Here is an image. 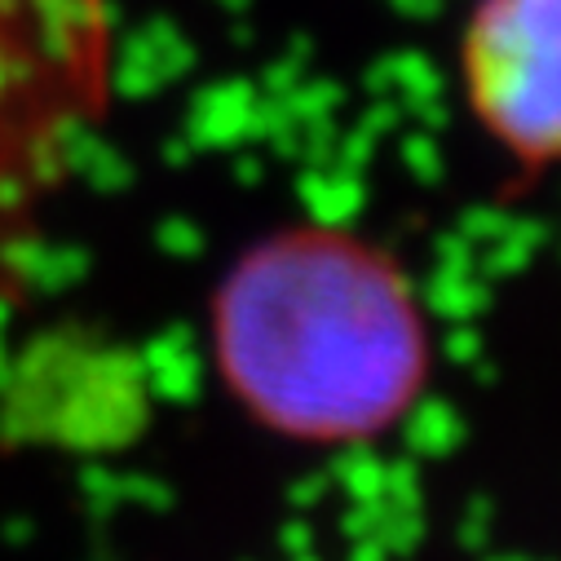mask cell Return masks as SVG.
<instances>
[{"label":"cell","instance_id":"obj_2","mask_svg":"<svg viewBox=\"0 0 561 561\" xmlns=\"http://www.w3.org/2000/svg\"><path fill=\"white\" fill-rule=\"evenodd\" d=\"M106 98L102 0H0V306L80 124Z\"/></svg>","mask_w":561,"mask_h":561},{"label":"cell","instance_id":"obj_3","mask_svg":"<svg viewBox=\"0 0 561 561\" xmlns=\"http://www.w3.org/2000/svg\"><path fill=\"white\" fill-rule=\"evenodd\" d=\"M473 119L526 169L561 164V0H478L460 36Z\"/></svg>","mask_w":561,"mask_h":561},{"label":"cell","instance_id":"obj_1","mask_svg":"<svg viewBox=\"0 0 561 561\" xmlns=\"http://www.w3.org/2000/svg\"><path fill=\"white\" fill-rule=\"evenodd\" d=\"M226 389L293 443L389 434L430 380V328L402 265L350 230L297 226L252 243L213 301Z\"/></svg>","mask_w":561,"mask_h":561}]
</instances>
